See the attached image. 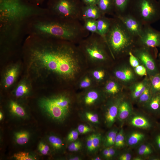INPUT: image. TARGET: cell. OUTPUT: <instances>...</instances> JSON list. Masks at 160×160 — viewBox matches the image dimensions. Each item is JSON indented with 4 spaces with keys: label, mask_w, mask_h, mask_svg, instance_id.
Here are the masks:
<instances>
[{
    "label": "cell",
    "mask_w": 160,
    "mask_h": 160,
    "mask_svg": "<svg viewBox=\"0 0 160 160\" xmlns=\"http://www.w3.org/2000/svg\"><path fill=\"white\" fill-rule=\"evenodd\" d=\"M158 1H159V2H160V0H159Z\"/></svg>",
    "instance_id": "obj_56"
},
{
    "label": "cell",
    "mask_w": 160,
    "mask_h": 160,
    "mask_svg": "<svg viewBox=\"0 0 160 160\" xmlns=\"http://www.w3.org/2000/svg\"><path fill=\"white\" fill-rule=\"evenodd\" d=\"M126 143L125 135L123 129H121L117 133L114 145L117 148H121L125 146Z\"/></svg>",
    "instance_id": "obj_29"
},
{
    "label": "cell",
    "mask_w": 160,
    "mask_h": 160,
    "mask_svg": "<svg viewBox=\"0 0 160 160\" xmlns=\"http://www.w3.org/2000/svg\"><path fill=\"white\" fill-rule=\"evenodd\" d=\"M157 63L160 71V53L159 54L158 56Z\"/></svg>",
    "instance_id": "obj_51"
},
{
    "label": "cell",
    "mask_w": 160,
    "mask_h": 160,
    "mask_svg": "<svg viewBox=\"0 0 160 160\" xmlns=\"http://www.w3.org/2000/svg\"><path fill=\"white\" fill-rule=\"evenodd\" d=\"M137 150L146 151L152 155L154 151L151 145L148 143H141L140 145Z\"/></svg>",
    "instance_id": "obj_39"
},
{
    "label": "cell",
    "mask_w": 160,
    "mask_h": 160,
    "mask_svg": "<svg viewBox=\"0 0 160 160\" xmlns=\"http://www.w3.org/2000/svg\"><path fill=\"white\" fill-rule=\"evenodd\" d=\"M97 21L98 34L105 41L106 36L111 26V18H109L105 15H103L97 19Z\"/></svg>",
    "instance_id": "obj_17"
},
{
    "label": "cell",
    "mask_w": 160,
    "mask_h": 160,
    "mask_svg": "<svg viewBox=\"0 0 160 160\" xmlns=\"http://www.w3.org/2000/svg\"><path fill=\"white\" fill-rule=\"evenodd\" d=\"M91 81L88 77H86L81 82L80 87L82 88H85L89 87L90 85Z\"/></svg>",
    "instance_id": "obj_46"
},
{
    "label": "cell",
    "mask_w": 160,
    "mask_h": 160,
    "mask_svg": "<svg viewBox=\"0 0 160 160\" xmlns=\"http://www.w3.org/2000/svg\"><path fill=\"white\" fill-rule=\"evenodd\" d=\"M48 140L53 147L56 149H58L60 148L63 145L62 140L56 136H50L48 138Z\"/></svg>",
    "instance_id": "obj_33"
},
{
    "label": "cell",
    "mask_w": 160,
    "mask_h": 160,
    "mask_svg": "<svg viewBox=\"0 0 160 160\" xmlns=\"http://www.w3.org/2000/svg\"><path fill=\"white\" fill-rule=\"evenodd\" d=\"M70 160H79L80 158L78 156H75L69 159Z\"/></svg>",
    "instance_id": "obj_53"
},
{
    "label": "cell",
    "mask_w": 160,
    "mask_h": 160,
    "mask_svg": "<svg viewBox=\"0 0 160 160\" xmlns=\"http://www.w3.org/2000/svg\"><path fill=\"white\" fill-rule=\"evenodd\" d=\"M13 157L18 160H33L34 158L29 155L28 153L25 152H20L15 154Z\"/></svg>",
    "instance_id": "obj_35"
},
{
    "label": "cell",
    "mask_w": 160,
    "mask_h": 160,
    "mask_svg": "<svg viewBox=\"0 0 160 160\" xmlns=\"http://www.w3.org/2000/svg\"><path fill=\"white\" fill-rule=\"evenodd\" d=\"M9 107L11 112L17 116L23 117L26 115L24 109L15 102L11 101Z\"/></svg>",
    "instance_id": "obj_27"
},
{
    "label": "cell",
    "mask_w": 160,
    "mask_h": 160,
    "mask_svg": "<svg viewBox=\"0 0 160 160\" xmlns=\"http://www.w3.org/2000/svg\"><path fill=\"white\" fill-rule=\"evenodd\" d=\"M97 5L103 15H114L112 0H98Z\"/></svg>",
    "instance_id": "obj_21"
},
{
    "label": "cell",
    "mask_w": 160,
    "mask_h": 160,
    "mask_svg": "<svg viewBox=\"0 0 160 160\" xmlns=\"http://www.w3.org/2000/svg\"><path fill=\"white\" fill-rule=\"evenodd\" d=\"M28 91L27 86L25 84L22 83L19 85L16 89L15 95L17 97H20L26 94Z\"/></svg>",
    "instance_id": "obj_34"
},
{
    "label": "cell",
    "mask_w": 160,
    "mask_h": 160,
    "mask_svg": "<svg viewBox=\"0 0 160 160\" xmlns=\"http://www.w3.org/2000/svg\"><path fill=\"white\" fill-rule=\"evenodd\" d=\"M99 97L98 93L95 91L89 92L85 97L84 101L87 105H90L93 103Z\"/></svg>",
    "instance_id": "obj_32"
},
{
    "label": "cell",
    "mask_w": 160,
    "mask_h": 160,
    "mask_svg": "<svg viewBox=\"0 0 160 160\" xmlns=\"http://www.w3.org/2000/svg\"><path fill=\"white\" fill-rule=\"evenodd\" d=\"M92 140V151H94L99 147L101 140V135L99 134H93Z\"/></svg>",
    "instance_id": "obj_36"
},
{
    "label": "cell",
    "mask_w": 160,
    "mask_h": 160,
    "mask_svg": "<svg viewBox=\"0 0 160 160\" xmlns=\"http://www.w3.org/2000/svg\"><path fill=\"white\" fill-rule=\"evenodd\" d=\"M120 96L108 108L105 114V120L107 125L111 127L117 118L119 103L123 98Z\"/></svg>",
    "instance_id": "obj_14"
},
{
    "label": "cell",
    "mask_w": 160,
    "mask_h": 160,
    "mask_svg": "<svg viewBox=\"0 0 160 160\" xmlns=\"http://www.w3.org/2000/svg\"><path fill=\"white\" fill-rule=\"evenodd\" d=\"M113 16L121 15L128 12L132 0H112Z\"/></svg>",
    "instance_id": "obj_20"
},
{
    "label": "cell",
    "mask_w": 160,
    "mask_h": 160,
    "mask_svg": "<svg viewBox=\"0 0 160 160\" xmlns=\"http://www.w3.org/2000/svg\"><path fill=\"white\" fill-rule=\"evenodd\" d=\"M41 108L53 119L63 121L66 118L68 111L59 106L51 98H44L40 102Z\"/></svg>",
    "instance_id": "obj_9"
},
{
    "label": "cell",
    "mask_w": 160,
    "mask_h": 160,
    "mask_svg": "<svg viewBox=\"0 0 160 160\" xmlns=\"http://www.w3.org/2000/svg\"><path fill=\"white\" fill-rule=\"evenodd\" d=\"M79 132L76 130L71 131L68 134L67 136V140L70 142L75 141L78 138Z\"/></svg>",
    "instance_id": "obj_41"
},
{
    "label": "cell",
    "mask_w": 160,
    "mask_h": 160,
    "mask_svg": "<svg viewBox=\"0 0 160 160\" xmlns=\"http://www.w3.org/2000/svg\"><path fill=\"white\" fill-rule=\"evenodd\" d=\"M149 82V77L147 76L141 81H136L129 86L130 97L132 100L137 101Z\"/></svg>",
    "instance_id": "obj_11"
},
{
    "label": "cell",
    "mask_w": 160,
    "mask_h": 160,
    "mask_svg": "<svg viewBox=\"0 0 160 160\" xmlns=\"http://www.w3.org/2000/svg\"><path fill=\"white\" fill-rule=\"evenodd\" d=\"M144 106L149 112L155 114H160V93L153 94Z\"/></svg>",
    "instance_id": "obj_19"
},
{
    "label": "cell",
    "mask_w": 160,
    "mask_h": 160,
    "mask_svg": "<svg viewBox=\"0 0 160 160\" xmlns=\"http://www.w3.org/2000/svg\"><path fill=\"white\" fill-rule=\"evenodd\" d=\"M113 16L118 17L128 31L137 39L140 36L144 25L133 15L127 12L121 15Z\"/></svg>",
    "instance_id": "obj_8"
},
{
    "label": "cell",
    "mask_w": 160,
    "mask_h": 160,
    "mask_svg": "<svg viewBox=\"0 0 160 160\" xmlns=\"http://www.w3.org/2000/svg\"><path fill=\"white\" fill-rule=\"evenodd\" d=\"M118 132V131L116 130H113L107 134L105 142V145L107 147L112 146L114 145Z\"/></svg>",
    "instance_id": "obj_31"
},
{
    "label": "cell",
    "mask_w": 160,
    "mask_h": 160,
    "mask_svg": "<svg viewBox=\"0 0 160 160\" xmlns=\"http://www.w3.org/2000/svg\"><path fill=\"white\" fill-rule=\"evenodd\" d=\"M132 112L130 101L123 97L119 104L117 118L120 122H123L129 118Z\"/></svg>",
    "instance_id": "obj_13"
},
{
    "label": "cell",
    "mask_w": 160,
    "mask_h": 160,
    "mask_svg": "<svg viewBox=\"0 0 160 160\" xmlns=\"http://www.w3.org/2000/svg\"><path fill=\"white\" fill-rule=\"evenodd\" d=\"M103 154L104 156L106 158H110L108 147L104 149L103 151Z\"/></svg>",
    "instance_id": "obj_50"
},
{
    "label": "cell",
    "mask_w": 160,
    "mask_h": 160,
    "mask_svg": "<svg viewBox=\"0 0 160 160\" xmlns=\"http://www.w3.org/2000/svg\"><path fill=\"white\" fill-rule=\"evenodd\" d=\"M83 24L84 29L91 33L98 34L97 20L87 19L83 21Z\"/></svg>",
    "instance_id": "obj_26"
},
{
    "label": "cell",
    "mask_w": 160,
    "mask_h": 160,
    "mask_svg": "<svg viewBox=\"0 0 160 160\" xmlns=\"http://www.w3.org/2000/svg\"><path fill=\"white\" fill-rule=\"evenodd\" d=\"M128 56L129 65L137 75L141 77L148 76L146 69L132 51L129 53Z\"/></svg>",
    "instance_id": "obj_16"
},
{
    "label": "cell",
    "mask_w": 160,
    "mask_h": 160,
    "mask_svg": "<svg viewBox=\"0 0 160 160\" xmlns=\"http://www.w3.org/2000/svg\"><path fill=\"white\" fill-rule=\"evenodd\" d=\"M103 15L97 5L83 4L81 10L80 21L87 19L97 20Z\"/></svg>",
    "instance_id": "obj_12"
},
{
    "label": "cell",
    "mask_w": 160,
    "mask_h": 160,
    "mask_svg": "<svg viewBox=\"0 0 160 160\" xmlns=\"http://www.w3.org/2000/svg\"><path fill=\"white\" fill-rule=\"evenodd\" d=\"M16 143L18 144L23 145L28 141L29 137V133L26 131H22L16 133L15 135Z\"/></svg>",
    "instance_id": "obj_30"
},
{
    "label": "cell",
    "mask_w": 160,
    "mask_h": 160,
    "mask_svg": "<svg viewBox=\"0 0 160 160\" xmlns=\"http://www.w3.org/2000/svg\"><path fill=\"white\" fill-rule=\"evenodd\" d=\"M82 1L84 5H97L98 0H82Z\"/></svg>",
    "instance_id": "obj_47"
},
{
    "label": "cell",
    "mask_w": 160,
    "mask_h": 160,
    "mask_svg": "<svg viewBox=\"0 0 160 160\" xmlns=\"http://www.w3.org/2000/svg\"><path fill=\"white\" fill-rule=\"evenodd\" d=\"M108 147V148L110 158H111L116 155V151L112 146Z\"/></svg>",
    "instance_id": "obj_48"
},
{
    "label": "cell",
    "mask_w": 160,
    "mask_h": 160,
    "mask_svg": "<svg viewBox=\"0 0 160 160\" xmlns=\"http://www.w3.org/2000/svg\"><path fill=\"white\" fill-rule=\"evenodd\" d=\"M136 44L150 48H160V31L151 25H144L142 33L137 39Z\"/></svg>",
    "instance_id": "obj_7"
},
{
    "label": "cell",
    "mask_w": 160,
    "mask_h": 160,
    "mask_svg": "<svg viewBox=\"0 0 160 160\" xmlns=\"http://www.w3.org/2000/svg\"><path fill=\"white\" fill-rule=\"evenodd\" d=\"M28 3L32 4L38 6V4L41 3L45 0H25Z\"/></svg>",
    "instance_id": "obj_49"
},
{
    "label": "cell",
    "mask_w": 160,
    "mask_h": 160,
    "mask_svg": "<svg viewBox=\"0 0 160 160\" xmlns=\"http://www.w3.org/2000/svg\"><path fill=\"white\" fill-rule=\"evenodd\" d=\"M45 11L25 0H0L1 30L6 33L12 29L18 30L26 20Z\"/></svg>",
    "instance_id": "obj_2"
},
{
    "label": "cell",
    "mask_w": 160,
    "mask_h": 160,
    "mask_svg": "<svg viewBox=\"0 0 160 160\" xmlns=\"http://www.w3.org/2000/svg\"><path fill=\"white\" fill-rule=\"evenodd\" d=\"M51 99L54 103L59 106L69 111V102L67 98L61 96Z\"/></svg>",
    "instance_id": "obj_28"
},
{
    "label": "cell",
    "mask_w": 160,
    "mask_h": 160,
    "mask_svg": "<svg viewBox=\"0 0 160 160\" xmlns=\"http://www.w3.org/2000/svg\"><path fill=\"white\" fill-rule=\"evenodd\" d=\"M82 146L79 141H74L71 143L68 146V150L71 152H76L80 149Z\"/></svg>",
    "instance_id": "obj_37"
},
{
    "label": "cell",
    "mask_w": 160,
    "mask_h": 160,
    "mask_svg": "<svg viewBox=\"0 0 160 160\" xmlns=\"http://www.w3.org/2000/svg\"><path fill=\"white\" fill-rule=\"evenodd\" d=\"M77 130L79 133L82 134L87 133L92 131L90 127L83 124L79 125L78 127Z\"/></svg>",
    "instance_id": "obj_42"
},
{
    "label": "cell",
    "mask_w": 160,
    "mask_h": 160,
    "mask_svg": "<svg viewBox=\"0 0 160 160\" xmlns=\"http://www.w3.org/2000/svg\"><path fill=\"white\" fill-rule=\"evenodd\" d=\"M149 77L153 95L160 93V72Z\"/></svg>",
    "instance_id": "obj_24"
},
{
    "label": "cell",
    "mask_w": 160,
    "mask_h": 160,
    "mask_svg": "<svg viewBox=\"0 0 160 160\" xmlns=\"http://www.w3.org/2000/svg\"><path fill=\"white\" fill-rule=\"evenodd\" d=\"M144 25L160 20V3L157 0H132L128 12Z\"/></svg>",
    "instance_id": "obj_4"
},
{
    "label": "cell",
    "mask_w": 160,
    "mask_h": 160,
    "mask_svg": "<svg viewBox=\"0 0 160 160\" xmlns=\"http://www.w3.org/2000/svg\"><path fill=\"white\" fill-rule=\"evenodd\" d=\"M85 115L87 119L90 122L93 123L98 122L99 118L97 114L87 112L85 113Z\"/></svg>",
    "instance_id": "obj_38"
},
{
    "label": "cell",
    "mask_w": 160,
    "mask_h": 160,
    "mask_svg": "<svg viewBox=\"0 0 160 160\" xmlns=\"http://www.w3.org/2000/svg\"><path fill=\"white\" fill-rule=\"evenodd\" d=\"M137 39L117 17L111 18V25L105 41L113 57L128 56L136 44Z\"/></svg>",
    "instance_id": "obj_3"
},
{
    "label": "cell",
    "mask_w": 160,
    "mask_h": 160,
    "mask_svg": "<svg viewBox=\"0 0 160 160\" xmlns=\"http://www.w3.org/2000/svg\"><path fill=\"white\" fill-rule=\"evenodd\" d=\"M48 11L52 16L69 20L80 21L83 4L79 0H48Z\"/></svg>",
    "instance_id": "obj_5"
},
{
    "label": "cell",
    "mask_w": 160,
    "mask_h": 160,
    "mask_svg": "<svg viewBox=\"0 0 160 160\" xmlns=\"http://www.w3.org/2000/svg\"><path fill=\"white\" fill-rule=\"evenodd\" d=\"M101 159L99 157H97L94 158L93 160H100Z\"/></svg>",
    "instance_id": "obj_55"
},
{
    "label": "cell",
    "mask_w": 160,
    "mask_h": 160,
    "mask_svg": "<svg viewBox=\"0 0 160 160\" xmlns=\"http://www.w3.org/2000/svg\"><path fill=\"white\" fill-rule=\"evenodd\" d=\"M142 157L140 156H136L133 158V160H143Z\"/></svg>",
    "instance_id": "obj_52"
},
{
    "label": "cell",
    "mask_w": 160,
    "mask_h": 160,
    "mask_svg": "<svg viewBox=\"0 0 160 160\" xmlns=\"http://www.w3.org/2000/svg\"><path fill=\"white\" fill-rule=\"evenodd\" d=\"M3 115L2 113L1 112H0V121L1 120L3 119Z\"/></svg>",
    "instance_id": "obj_54"
},
{
    "label": "cell",
    "mask_w": 160,
    "mask_h": 160,
    "mask_svg": "<svg viewBox=\"0 0 160 160\" xmlns=\"http://www.w3.org/2000/svg\"><path fill=\"white\" fill-rule=\"evenodd\" d=\"M128 119L130 124L135 127L148 129L152 126V123L149 119L142 115L132 114Z\"/></svg>",
    "instance_id": "obj_15"
},
{
    "label": "cell",
    "mask_w": 160,
    "mask_h": 160,
    "mask_svg": "<svg viewBox=\"0 0 160 160\" xmlns=\"http://www.w3.org/2000/svg\"><path fill=\"white\" fill-rule=\"evenodd\" d=\"M116 79L125 86L136 81L137 76L129 65L123 64L114 72Z\"/></svg>",
    "instance_id": "obj_10"
},
{
    "label": "cell",
    "mask_w": 160,
    "mask_h": 160,
    "mask_svg": "<svg viewBox=\"0 0 160 160\" xmlns=\"http://www.w3.org/2000/svg\"><path fill=\"white\" fill-rule=\"evenodd\" d=\"M18 68L17 67H13L7 71L4 79V86L8 88L14 83L17 76Z\"/></svg>",
    "instance_id": "obj_23"
},
{
    "label": "cell",
    "mask_w": 160,
    "mask_h": 160,
    "mask_svg": "<svg viewBox=\"0 0 160 160\" xmlns=\"http://www.w3.org/2000/svg\"><path fill=\"white\" fill-rule=\"evenodd\" d=\"M94 77L97 80H103L105 76V73L103 70L94 71L93 73Z\"/></svg>",
    "instance_id": "obj_43"
},
{
    "label": "cell",
    "mask_w": 160,
    "mask_h": 160,
    "mask_svg": "<svg viewBox=\"0 0 160 160\" xmlns=\"http://www.w3.org/2000/svg\"><path fill=\"white\" fill-rule=\"evenodd\" d=\"M154 142L156 148L160 152V132H158L155 135Z\"/></svg>",
    "instance_id": "obj_45"
},
{
    "label": "cell",
    "mask_w": 160,
    "mask_h": 160,
    "mask_svg": "<svg viewBox=\"0 0 160 160\" xmlns=\"http://www.w3.org/2000/svg\"><path fill=\"white\" fill-rule=\"evenodd\" d=\"M132 158L131 154L129 152H125L121 153L119 157V160H130Z\"/></svg>",
    "instance_id": "obj_44"
},
{
    "label": "cell",
    "mask_w": 160,
    "mask_h": 160,
    "mask_svg": "<svg viewBox=\"0 0 160 160\" xmlns=\"http://www.w3.org/2000/svg\"><path fill=\"white\" fill-rule=\"evenodd\" d=\"M38 149L40 153L44 155L47 154L49 150L48 145L42 142L39 143Z\"/></svg>",
    "instance_id": "obj_40"
},
{
    "label": "cell",
    "mask_w": 160,
    "mask_h": 160,
    "mask_svg": "<svg viewBox=\"0 0 160 160\" xmlns=\"http://www.w3.org/2000/svg\"><path fill=\"white\" fill-rule=\"evenodd\" d=\"M154 49L136 44L132 51L146 69L149 77L160 72L158 63L153 54Z\"/></svg>",
    "instance_id": "obj_6"
},
{
    "label": "cell",
    "mask_w": 160,
    "mask_h": 160,
    "mask_svg": "<svg viewBox=\"0 0 160 160\" xmlns=\"http://www.w3.org/2000/svg\"><path fill=\"white\" fill-rule=\"evenodd\" d=\"M153 95L150 83L137 100V103L143 105L150 100Z\"/></svg>",
    "instance_id": "obj_25"
},
{
    "label": "cell",
    "mask_w": 160,
    "mask_h": 160,
    "mask_svg": "<svg viewBox=\"0 0 160 160\" xmlns=\"http://www.w3.org/2000/svg\"><path fill=\"white\" fill-rule=\"evenodd\" d=\"M79 20L60 19L52 16L47 20L35 21L32 25L34 34L40 37L67 41H80L90 33Z\"/></svg>",
    "instance_id": "obj_1"
},
{
    "label": "cell",
    "mask_w": 160,
    "mask_h": 160,
    "mask_svg": "<svg viewBox=\"0 0 160 160\" xmlns=\"http://www.w3.org/2000/svg\"><path fill=\"white\" fill-rule=\"evenodd\" d=\"M145 138V135L143 133L133 131L129 133L126 137V143L129 147H135L141 144Z\"/></svg>",
    "instance_id": "obj_18"
},
{
    "label": "cell",
    "mask_w": 160,
    "mask_h": 160,
    "mask_svg": "<svg viewBox=\"0 0 160 160\" xmlns=\"http://www.w3.org/2000/svg\"><path fill=\"white\" fill-rule=\"evenodd\" d=\"M124 86L120 82H119L115 81L110 80L106 84L105 89L107 93L115 95L121 92Z\"/></svg>",
    "instance_id": "obj_22"
}]
</instances>
